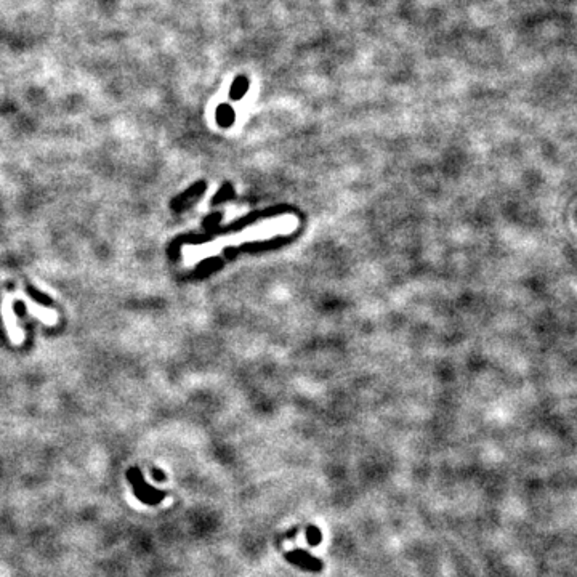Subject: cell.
Returning a JSON list of instances; mask_svg holds the SVG:
<instances>
[{"label": "cell", "mask_w": 577, "mask_h": 577, "mask_svg": "<svg viewBox=\"0 0 577 577\" xmlns=\"http://www.w3.org/2000/svg\"><path fill=\"white\" fill-rule=\"evenodd\" d=\"M29 292L33 294V299H35L37 301H40V303H50V300L47 299V297H44V294L37 292V290H34L33 287H29Z\"/></svg>", "instance_id": "ba28073f"}, {"label": "cell", "mask_w": 577, "mask_h": 577, "mask_svg": "<svg viewBox=\"0 0 577 577\" xmlns=\"http://www.w3.org/2000/svg\"><path fill=\"white\" fill-rule=\"evenodd\" d=\"M284 558L287 560L289 563L297 566V568L308 571V573H321L322 568H324V565H322L321 560H318L313 555H310L308 552H305L303 549L289 550V552L284 553Z\"/></svg>", "instance_id": "7a4b0ae2"}, {"label": "cell", "mask_w": 577, "mask_h": 577, "mask_svg": "<svg viewBox=\"0 0 577 577\" xmlns=\"http://www.w3.org/2000/svg\"><path fill=\"white\" fill-rule=\"evenodd\" d=\"M322 540V534L318 528L315 526V524H308V528H306V542L311 547H316V545H319Z\"/></svg>", "instance_id": "8992f818"}, {"label": "cell", "mask_w": 577, "mask_h": 577, "mask_svg": "<svg viewBox=\"0 0 577 577\" xmlns=\"http://www.w3.org/2000/svg\"><path fill=\"white\" fill-rule=\"evenodd\" d=\"M299 531H300V526H295V528H292V529H290L289 533H285V534H283V535H279L278 542H281V540H294V537H295V535L299 534Z\"/></svg>", "instance_id": "52a82bcc"}, {"label": "cell", "mask_w": 577, "mask_h": 577, "mask_svg": "<svg viewBox=\"0 0 577 577\" xmlns=\"http://www.w3.org/2000/svg\"><path fill=\"white\" fill-rule=\"evenodd\" d=\"M204 188H206V185L202 183V181H201V183L194 185V186H192V188H190L188 191H186L185 194H181V196L176 197V199L172 201V207H174V209L176 210V209H178V207H180V204H183L185 201L191 199V197H197V196H199L201 192L204 191Z\"/></svg>", "instance_id": "3957f363"}, {"label": "cell", "mask_w": 577, "mask_h": 577, "mask_svg": "<svg viewBox=\"0 0 577 577\" xmlns=\"http://www.w3.org/2000/svg\"><path fill=\"white\" fill-rule=\"evenodd\" d=\"M127 480L130 485H132L133 496L142 503H147V505H158V503H160L167 497V491H159L148 485L143 476V471L140 470L138 467H132V469L127 470Z\"/></svg>", "instance_id": "6da1fadb"}, {"label": "cell", "mask_w": 577, "mask_h": 577, "mask_svg": "<svg viewBox=\"0 0 577 577\" xmlns=\"http://www.w3.org/2000/svg\"><path fill=\"white\" fill-rule=\"evenodd\" d=\"M217 121L220 126L228 127L235 122V111L230 105H221L217 109Z\"/></svg>", "instance_id": "277c9868"}, {"label": "cell", "mask_w": 577, "mask_h": 577, "mask_svg": "<svg viewBox=\"0 0 577 577\" xmlns=\"http://www.w3.org/2000/svg\"><path fill=\"white\" fill-rule=\"evenodd\" d=\"M247 88H249V82L244 76H239L237 79L235 81V84L231 85V90H230V97L233 100H239V98H242L244 95L247 93Z\"/></svg>", "instance_id": "5b68a950"}]
</instances>
